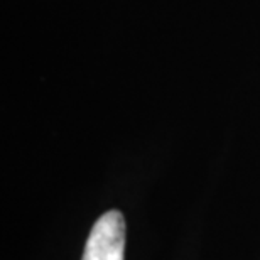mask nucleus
<instances>
[{
  "instance_id": "f257e3e1",
  "label": "nucleus",
  "mask_w": 260,
  "mask_h": 260,
  "mask_svg": "<svg viewBox=\"0 0 260 260\" xmlns=\"http://www.w3.org/2000/svg\"><path fill=\"white\" fill-rule=\"evenodd\" d=\"M81 260H125V218L120 211L110 210L95 221Z\"/></svg>"
}]
</instances>
